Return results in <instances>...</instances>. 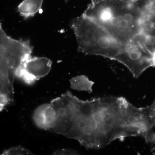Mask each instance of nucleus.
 Here are the masks:
<instances>
[{
    "label": "nucleus",
    "instance_id": "12",
    "mask_svg": "<svg viewBox=\"0 0 155 155\" xmlns=\"http://www.w3.org/2000/svg\"><path fill=\"white\" fill-rule=\"evenodd\" d=\"M65 2H68V1H69V0H65Z\"/></svg>",
    "mask_w": 155,
    "mask_h": 155
},
{
    "label": "nucleus",
    "instance_id": "7",
    "mask_svg": "<svg viewBox=\"0 0 155 155\" xmlns=\"http://www.w3.org/2000/svg\"><path fill=\"white\" fill-rule=\"evenodd\" d=\"M71 89L78 91H86L91 93L93 91L94 82L90 80L84 75H78L72 78L70 80Z\"/></svg>",
    "mask_w": 155,
    "mask_h": 155
},
{
    "label": "nucleus",
    "instance_id": "5",
    "mask_svg": "<svg viewBox=\"0 0 155 155\" xmlns=\"http://www.w3.org/2000/svg\"><path fill=\"white\" fill-rule=\"evenodd\" d=\"M56 119L55 110L51 103L39 106L34 112V122L38 128L43 130H51L54 127Z\"/></svg>",
    "mask_w": 155,
    "mask_h": 155
},
{
    "label": "nucleus",
    "instance_id": "2",
    "mask_svg": "<svg viewBox=\"0 0 155 155\" xmlns=\"http://www.w3.org/2000/svg\"><path fill=\"white\" fill-rule=\"evenodd\" d=\"M33 47L29 40H16L8 36L0 23V110L13 101L14 82L17 69L31 56Z\"/></svg>",
    "mask_w": 155,
    "mask_h": 155
},
{
    "label": "nucleus",
    "instance_id": "8",
    "mask_svg": "<svg viewBox=\"0 0 155 155\" xmlns=\"http://www.w3.org/2000/svg\"><path fill=\"white\" fill-rule=\"evenodd\" d=\"M32 153L25 148L21 146L12 147L8 150H5L2 155H32Z\"/></svg>",
    "mask_w": 155,
    "mask_h": 155
},
{
    "label": "nucleus",
    "instance_id": "11",
    "mask_svg": "<svg viewBox=\"0 0 155 155\" xmlns=\"http://www.w3.org/2000/svg\"><path fill=\"white\" fill-rule=\"evenodd\" d=\"M150 120L152 122L153 127H155V118H153V119H151Z\"/></svg>",
    "mask_w": 155,
    "mask_h": 155
},
{
    "label": "nucleus",
    "instance_id": "10",
    "mask_svg": "<svg viewBox=\"0 0 155 155\" xmlns=\"http://www.w3.org/2000/svg\"><path fill=\"white\" fill-rule=\"evenodd\" d=\"M146 109L150 119L155 118V100L151 105L146 107Z\"/></svg>",
    "mask_w": 155,
    "mask_h": 155
},
{
    "label": "nucleus",
    "instance_id": "4",
    "mask_svg": "<svg viewBox=\"0 0 155 155\" xmlns=\"http://www.w3.org/2000/svg\"><path fill=\"white\" fill-rule=\"evenodd\" d=\"M52 62L45 57H32L25 59L16 73V77L28 85H32L37 81L48 74Z\"/></svg>",
    "mask_w": 155,
    "mask_h": 155
},
{
    "label": "nucleus",
    "instance_id": "9",
    "mask_svg": "<svg viewBox=\"0 0 155 155\" xmlns=\"http://www.w3.org/2000/svg\"><path fill=\"white\" fill-rule=\"evenodd\" d=\"M78 152L74 150L68 149H63L57 150L54 152L53 154L54 155H77Z\"/></svg>",
    "mask_w": 155,
    "mask_h": 155
},
{
    "label": "nucleus",
    "instance_id": "1",
    "mask_svg": "<svg viewBox=\"0 0 155 155\" xmlns=\"http://www.w3.org/2000/svg\"><path fill=\"white\" fill-rule=\"evenodd\" d=\"M82 15L104 31L114 61L134 77L155 67V0H92Z\"/></svg>",
    "mask_w": 155,
    "mask_h": 155
},
{
    "label": "nucleus",
    "instance_id": "3",
    "mask_svg": "<svg viewBox=\"0 0 155 155\" xmlns=\"http://www.w3.org/2000/svg\"><path fill=\"white\" fill-rule=\"evenodd\" d=\"M72 96L68 91L51 101L57 116L55 123L50 130L53 132L66 136L71 129L74 117Z\"/></svg>",
    "mask_w": 155,
    "mask_h": 155
},
{
    "label": "nucleus",
    "instance_id": "6",
    "mask_svg": "<svg viewBox=\"0 0 155 155\" xmlns=\"http://www.w3.org/2000/svg\"><path fill=\"white\" fill-rule=\"evenodd\" d=\"M43 0H23L18 6L20 15L27 19L33 17L41 9Z\"/></svg>",
    "mask_w": 155,
    "mask_h": 155
}]
</instances>
